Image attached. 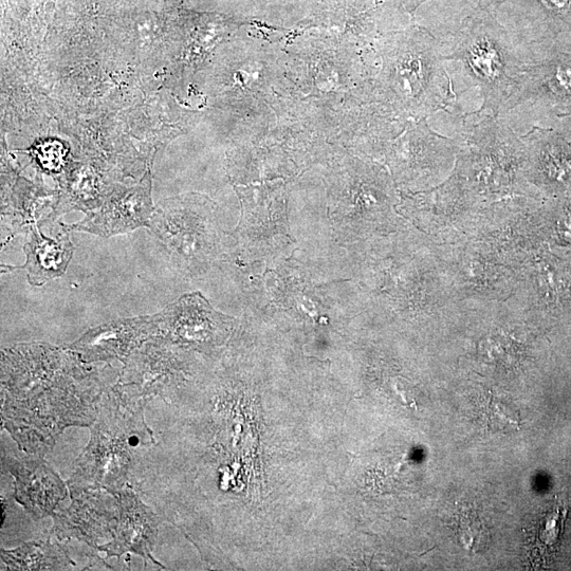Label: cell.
I'll return each instance as SVG.
<instances>
[{
	"label": "cell",
	"instance_id": "1",
	"mask_svg": "<svg viewBox=\"0 0 571 571\" xmlns=\"http://www.w3.org/2000/svg\"><path fill=\"white\" fill-rule=\"evenodd\" d=\"M108 386L97 367L68 347L3 349V427L26 454L44 457L66 429L94 425Z\"/></svg>",
	"mask_w": 571,
	"mask_h": 571
},
{
	"label": "cell",
	"instance_id": "2",
	"mask_svg": "<svg viewBox=\"0 0 571 571\" xmlns=\"http://www.w3.org/2000/svg\"><path fill=\"white\" fill-rule=\"evenodd\" d=\"M380 66L372 81L370 103L379 118L402 127L457 104L441 42L417 25L383 33L376 43Z\"/></svg>",
	"mask_w": 571,
	"mask_h": 571
},
{
	"label": "cell",
	"instance_id": "3",
	"mask_svg": "<svg viewBox=\"0 0 571 571\" xmlns=\"http://www.w3.org/2000/svg\"><path fill=\"white\" fill-rule=\"evenodd\" d=\"M376 52L293 38L281 48L284 88L280 98L300 104L341 139L353 117L370 99L379 68L366 58Z\"/></svg>",
	"mask_w": 571,
	"mask_h": 571
},
{
	"label": "cell",
	"instance_id": "4",
	"mask_svg": "<svg viewBox=\"0 0 571 571\" xmlns=\"http://www.w3.org/2000/svg\"><path fill=\"white\" fill-rule=\"evenodd\" d=\"M146 405L132 401L115 385L100 402L91 437L69 478L70 490L103 489L118 495L131 486L137 453L155 441L145 417Z\"/></svg>",
	"mask_w": 571,
	"mask_h": 571
},
{
	"label": "cell",
	"instance_id": "5",
	"mask_svg": "<svg viewBox=\"0 0 571 571\" xmlns=\"http://www.w3.org/2000/svg\"><path fill=\"white\" fill-rule=\"evenodd\" d=\"M441 59L462 66L471 85L481 89V109L464 116L499 118L512 94L524 64L511 34L488 9L467 17L447 43H441Z\"/></svg>",
	"mask_w": 571,
	"mask_h": 571
},
{
	"label": "cell",
	"instance_id": "6",
	"mask_svg": "<svg viewBox=\"0 0 571 571\" xmlns=\"http://www.w3.org/2000/svg\"><path fill=\"white\" fill-rule=\"evenodd\" d=\"M465 149L457 156L456 172L477 195L507 194L520 187L527 164L526 145L507 123L484 116L464 127Z\"/></svg>",
	"mask_w": 571,
	"mask_h": 571
},
{
	"label": "cell",
	"instance_id": "7",
	"mask_svg": "<svg viewBox=\"0 0 571 571\" xmlns=\"http://www.w3.org/2000/svg\"><path fill=\"white\" fill-rule=\"evenodd\" d=\"M182 274L206 272L219 254L220 231L211 200L190 195L163 202L149 228Z\"/></svg>",
	"mask_w": 571,
	"mask_h": 571
},
{
	"label": "cell",
	"instance_id": "8",
	"mask_svg": "<svg viewBox=\"0 0 571 571\" xmlns=\"http://www.w3.org/2000/svg\"><path fill=\"white\" fill-rule=\"evenodd\" d=\"M123 364L115 386L143 405L156 399L171 402L186 388L191 375L187 349L159 337L145 342Z\"/></svg>",
	"mask_w": 571,
	"mask_h": 571
},
{
	"label": "cell",
	"instance_id": "9",
	"mask_svg": "<svg viewBox=\"0 0 571 571\" xmlns=\"http://www.w3.org/2000/svg\"><path fill=\"white\" fill-rule=\"evenodd\" d=\"M380 3H319L299 25L294 38L355 50H372L383 33L377 13Z\"/></svg>",
	"mask_w": 571,
	"mask_h": 571
},
{
	"label": "cell",
	"instance_id": "10",
	"mask_svg": "<svg viewBox=\"0 0 571 571\" xmlns=\"http://www.w3.org/2000/svg\"><path fill=\"white\" fill-rule=\"evenodd\" d=\"M462 146L434 132L428 119L411 120L402 133L385 146V161L397 183H413L428 171L456 158Z\"/></svg>",
	"mask_w": 571,
	"mask_h": 571
},
{
	"label": "cell",
	"instance_id": "11",
	"mask_svg": "<svg viewBox=\"0 0 571 571\" xmlns=\"http://www.w3.org/2000/svg\"><path fill=\"white\" fill-rule=\"evenodd\" d=\"M158 336L184 349H207L229 333L231 321L214 310L201 293H189L156 313Z\"/></svg>",
	"mask_w": 571,
	"mask_h": 571
},
{
	"label": "cell",
	"instance_id": "12",
	"mask_svg": "<svg viewBox=\"0 0 571 571\" xmlns=\"http://www.w3.org/2000/svg\"><path fill=\"white\" fill-rule=\"evenodd\" d=\"M71 505L54 512L51 536L78 540L97 549L102 539L114 538L119 520V497L103 489L70 490Z\"/></svg>",
	"mask_w": 571,
	"mask_h": 571
},
{
	"label": "cell",
	"instance_id": "13",
	"mask_svg": "<svg viewBox=\"0 0 571 571\" xmlns=\"http://www.w3.org/2000/svg\"><path fill=\"white\" fill-rule=\"evenodd\" d=\"M158 336L157 315L110 321L91 328L67 346L85 363H124L136 349Z\"/></svg>",
	"mask_w": 571,
	"mask_h": 571
},
{
	"label": "cell",
	"instance_id": "14",
	"mask_svg": "<svg viewBox=\"0 0 571 571\" xmlns=\"http://www.w3.org/2000/svg\"><path fill=\"white\" fill-rule=\"evenodd\" d=\"M3 466L14 477V499L34 521L52 517L68 495L67 483L45 462L44 457H3Z\"/></svg>",
	"mask_w": 571,
	"mask_h": 571
},
{
	"label": "cell",
	"instance_id": "15",
	"mask_svg": "<svg viewBox=\"0 0 571 571\" xmlns=\"http://www.w3.org/2000/svg\"><path fill=\"white\" fill-rule=\"evenodd\" d=\"M118 497L120 520L115 536L112 542L99 546L97 550L104 552L106 559L134 554L145 562L152 561L165 568L153 556L163 518L147 506L131 486H126Z\"/></svg>",
	"mask_w": 571,
	"mask_h": 571
},
{
	"label": "cell",
	"instance_id": "16",
	"mask_svg": "<svg viewBox=\"0 0 571 571\" xmlns=\"http://www.w3.org/2000/svg\"><path fill=\"white\" fill-rule=\"evenodd\" d=\"M154 211L151 183L146 180L140 187L115 192L97 212L89 213L78 224L67 226L71 231L109 238L149 228Z\"/></svg>",
	"mask_w": 571,
	"mask_h": 571
},
{
	"label": "cell",
	"instance_id": "17",
	"mask_svg": "<svg viewBox=\"0 0 571 571\" xmlns=\"http://www.w3.org/2000/svg\"><path fill=\"white\" fill-rule=\"evenodd\" d=\"M42 225L32 227L27 233L24 252L26 263L15 269L27 272V280L31 286L42 287L66 273L72 260L73 247L67 225L60 224L57 234L52 236L43 232Z\"/></svg>",
	"mask_w": 571,
	"mask_h": 571
},
{
	"label": "cell",
	"instance_id": "18",
	"mask_svg": "<svg viewBox=\"0 0 571 571\" xmlns=\"http://www.w3.org/2000/svg\"><path fill=\"white\" fill-rule=\"evenodd\" d=\"M2 560L6 570H68L76 566L66 546L50 533L45 539L12 550L2 549Z\"/></svg>",
	"mask_w": 571,
	"mask_h": 571
},
{
	"label": "cell",
	"instance_id": "19",
	"mask_svg": "<svg viewBox=\"0 0 571 571\" xmlns=\"http://www.w3.org/2000/svg\"><path fill=\"white\" fill-rule=\"evenodd\" d=\"M456 530L467 549L475 550L482 546L485 528L474 511L465 510L458 515Z\"/></svg>",
	"mask_w": 571,
	"mask_h": 571
},
{
	"label": "cell",
	"instance_id": "20",
	"mask_svg": "<svg viewBox=\"0 0 571 571\" xmlns=\"http://www.w3.org/2000/svg\"><path fill=\"white\" fill-rule=\"evenodd\" d=\"M485 417L492 429L506 431L517 429L520 425L519 415L509 405L495 397L490 398L486 404Z\"/></svg>",
	"mask_w": 571,
	"mask_h": 571
},
{
	"label": "cell",
	"instance_id": "21",
	"mask_svg": "<svg viewBox=\"0 0 571 571\" xmlns=\"http://www.w3.org/2000/svg\"><path fill=\"white\" fill-rule=\"evenodd\" d=\"M397 2L405 12L414 15L417 9L428 0H397Z\"/></svg>",
	"mask_w": 571,
	"mask_h": 571
},
{
	"label": "cell",
	"instance_id": "22",
	"mask_svg": "<svg viewBox=\"0 0 571 571\" xmlns=\"http://www.w3.org/2000/svg\"><path fill=\"white\" fill-rule=\"evenodd\" d=\"M319 3H382V0H319Z\"/></svg>",
	"mask_w": 571,
	"mask_h": 571
}]
</instances>
